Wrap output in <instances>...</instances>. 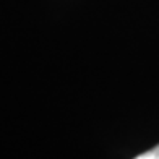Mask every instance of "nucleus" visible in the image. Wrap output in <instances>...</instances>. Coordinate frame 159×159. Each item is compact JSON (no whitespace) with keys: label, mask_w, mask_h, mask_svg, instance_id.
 <instances>
[{"label":"nucleus","mask_w":159,"mask_h":159,"mask_svg":"<svg viewBox=\"0 0 159 159\" xmlns=\"http://www.w3.org/2000/svg\"><path fill=\"white\" fill-rule=\"evenodd\" d=\"M135 159H159V144H157V146H154L153 149L146 151V153L136 156Z\"/></svg>","instance_id":"f257e3e1"}]
</instances>
